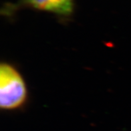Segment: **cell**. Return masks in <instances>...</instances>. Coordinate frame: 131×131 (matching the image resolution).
Wrapping results in <instances>:
<instances>
[{
	"mask_svg": "<svg viewBox=\"0 0 131 131\" xmlns=\"http://www.w3.org/2000/svg\"><path fill=\"white\" fill-rule=\"evenodd\" d=\"M27 90L19 73L11 65L4 64L0 68V105L5 110L16 109L26 99Z\"/></svg>",
	"mask_w": 131,
	"mask_h": 131,
	"instance_id": "6da1fadb",
	"label": "cell"
},
{
	"mask_svg": "<svg viewBox=\"0 0 131 131\" xmlns=\"http://www.w3.org/2000/svg\"><path fill=\"white\" fill-rule=\"evenodd\" d=\"M28 5L40 10L59 15H68L72 12L74 0H24Z\"/></svg>",
	"mask_w": 131,
	"mask_h": 131,
	"instance_id": "7a4b0ae2",
	"label": "cell"
}]
</instances>
